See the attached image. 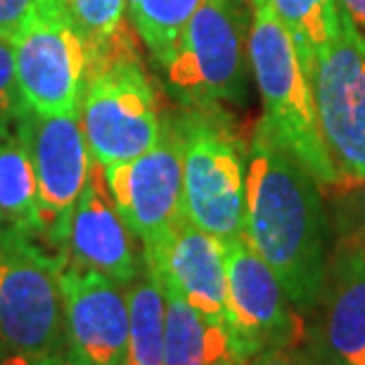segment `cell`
I'll return each instance as SVG.
<instances>
[{
	"instance_id": "cell-1",
	"label": "cell",
	"mask_w": 365,
	"mask_h": 365,
	"mask_svg": "<svg viewBox=\"0 0 365 365\" xmlns=\"http://www.w3.org/2000/svg\"><path fill=\"white\" fill-rule=\"evenodd\" d=\"M245 237L273 268L292 306L311 316L327 268L318 182L261 123L247 150Z\"/></svg>"
},
{
	"instance_id": "cell-2",
	"label": "cell",
	"mask_w": 365,
	"mask_h": 365,
	"mask_svg": "<svg viewBox=\"0 0 365 365\" xmlns=\"http://www.w3.org/2000/svg\"><path fill=\"white\" fill-rule=\"evenodd\" d=\"M247 55L264 100V119L259 123L311 173L318 187H337V171L320 130L311 78L268 0H252Z\"/></svg>"
},
{
	"instance_id": "cell-3",
	"label": "cell",
	"mask_w": 365,
	"mask_h": 365,
	"mask_svg": "<svg viewBox=\"0 0 365 365\" xmlns=\"http://www.w3.org/2000/svg\"><path fill=\"white\" fill-rule=\"evenodd\" d=\"M247 0H202L164 57V81L185 109L247 98Z\"/></svg>"
},
{
	"instance_id": "cell-4",
	"label": "cell",
	"mask_w": 365,
	"mask_h": 365,
	"mask_svg": "<svg viewBox=\"0 0 365 365\" xmlns=\"http://www.w3.org/2000/svg\"><path fill=\"white\" fill-rule=\"evenodd\" d=\"M182 145V214L221 242L245 235L247 150L218 107L173 116Z\"/></svg>"
},
{
	"instance_id": "cell-5",
	"label": "cell",
	"mask_w": 365,
	"mask_h": 365,
	"mask_svg": "<svg viewBox=\"0 0 365 365\" xmlns=\"http://www.w3.org/2000/svg\"><path fill=\"white\" fill-rule=\"evenodd\" d=\"M78 119L102 166L130 162L159 140L164 119L135 46L86 67Z\"/></svg>"
},
{
	"instance_id": "cell-6",
	"label": "cell",
	"mask_w": 365,
	"mask_h": 365,
	"mask_svg": "<svg viewBox=\"0 0 365 365\" xmlns=\"http://www.w3.org/2000/svg\"><path fill=\"white\" fill-rule=\"evenodd\" d=\"M62 266L60 254L38 240L0 228V351L67 349Z\"/></svg>"
},
{
	"instance_id": "cell-7",
	"label": "cell",
	"mask_w": 365,
	"mask_h": 365,
	"mask_svg": "<svg viewBox=\"0 0 365 365\" xmlns=\"http://www.w3.org/2000/svg\"><path fill=\"white\" fill-rule=\"evenodd\" d=\"M337 187L365 180V41L339 10V34L309 74Z\"/></svg>"
},
{
	"instance_id": "cell-8",
	"label": "cell",
	"mask_w": 365,
	"mask_h": 365,
	"mask_svg": "<svg viewBox=\"0 0 365 365\" xmlns=\"http://www.w3.org/2000/svg\"><path fill=\"white\" fill-rule=\"evenodd\" d=\"M12 46L24 107L46 116L78 112L88 60L67 0H41Z\"/></svg>"
},
{
	"instance_id": "cell-9",
	"label": "cell",
	"mask_w": 365,
	"mask_h": 365,
	"mask_svg": "<svg viewBox=\"0 0 365 365\" xmlns=\"http://www.w3.org/2000/svg\"><path fill=\"white\" fill-rule=\"evenodd\" d=\"M31 159L38 185L41 245L64 259L69 221L91 171V150L78 112L36 114L24 107L14 130Z\"/></svg>"
},
{
	"instance_id": "cell-10",
	"label": "cell",
	"mask_w": 365,
	"mask_h": 365,
	"mask_svg": "<svg viewBox=\"0 0 365 365\" xmlns=\"http://www.w3.org/2000/svg\"><path fill=\"white\" fill-rule=\"evenodd\" d=\"M221 247L228 325L242 359L252 361L266 351L292 349L302 337V320L273 268L245 235L225 240Z\"/></svg>"
},
{
	"instance_id": "cell-11",
	"label": "cell",
	"mask_w": 365,
	"mask_h": 365,
	"mask_svg": "<svg viewBox=\"0 0 365 365\" xmlns=\"http://www.w3.org/2000/svg\"><path fill=\"white\" fill-rule=\"evenodd\" d=\"M105 178L123 223L143 250L162 240L182 214V145L173 116L159 140L130 162L105 166Z\"/></svg>"
},
{
	"instance_id": "cell-12",
	"label": "cell",
	"mask_w": 365,
	"mask_h": 365,
	"mask_svg": "<svg viewBox=\"0 0 365 365\" xmlns=\"http://www.w3.org/2000/svg\"><path fill=\"white\" fill-rule=\"evenodd\" d=\"M135 240L112 200L105 166L93 159L69 221L64 264L128 284L145 268L143 250H138Z\"/></svg>"
},
{
	"instance_id": "cell-13",
	"label": "cell",
	"mask_w": 365,
	"mask_h": 365,
	"mask_svg": "<svg viewBox=\"0 0 365 365\" xmlns=\"http://www.w3.org/2000/svg\"><path fill=\"white\" fill-rule=\"evenodd\" d=\"M313 349L325 365H365V245L346 240L327 261L313 309Z\"/></svg>"
},
{
	"instance_id": "cell-14",
	"label": "cell",
	"mask_w": 365,
	"mask_h": 365,
	"mask_svg": "<svg viewBox=\"0 0 365 365\" xmlns=\"http://www.w3.org/2000/svg\"><path fill=\"white\" fill-rule=\"evenodd\" d=\"M67 346L98 365H123L128 344L126 284L112 277L62 266L60 275Z\"/></svg>"
},
{
	"instance_id": "cell-15",
	"label": "cell",
	"mask_w": 365,
	"mask_h": 365,
	"mask_svg": "<svg viewBox=\"0 0 365 365\" xmlns=\"http://www.w3.org/2000/svg\"><path fill=\"white\" fill-rule=\"evenodd\" d=\"M143 257L159 282L173 287L207 318L228 325L221 240L182 216L162 240L145 247Z\"/></svg>"
},
{
	"instance_id": "cell-16",
	"label": "cell",
	"mask_w": 365,
	"mask_h": 365,
	"mask_svg": "<svg viewBox=\"0 0 365 365\" xmlns=\"http://www.w3.org/2000/svg\"><path fill=\"white\" fill-rule=\"evenodd\" d=\"M162 289L166 299L164 365L250 363L240 354L228 325L207 318L169 284H162Z\"/></svg>"
},
{
	"instance_id": "cell-17",
	"label": "cell",
	"mask_w": 365,
	"mask_h": 365,
	"mask_svg": "<svg viewBox=\"0 0 365 365\" xmlns=\"http://www.w3.org/2000/svg\"><path fill=\"white\" fill-rule=\"evenodd\" d=\"M0 228L24 232L41 242L38 185L17 133L0 138Z\"/></svg>"
},
{
	"instance_id": "cell-18",
	"label": "cell",
	"mask_w": 365,
	"mask_h": 365,
	"mask_svg": "<svg viewBox=\"0 0 365 365\" xmlns=\"http://www.w3.org/2000/svg\"><path fill=\"white\" fill-rule=\"evenodd\" d=\"M128 344L123 365H164L166 299L148 266L126 284Z\"/></svg>"
},
{
	"instance_id": "cell-19",
	"label": "cell",
	"mask_w": 365,
	"mask_h": 365,
	"mask_svg": "<svg viewBox=\"0 0 365 365\" xmlns=\"http://www.w3.org/2000/svg\"><path fill=\"white\" fill-rule=\"evenodd\" d=\"M268 3L294 41L306 74H311L318 55L339 34L337 0H268Z\"/></svg>"
},
{
	"instance_id": "cell-20",
	"label": "cell",
	"mask_w": 365,
	"mask_h": 365,
	"mask_svg": "<svg viewBox=\"0 0 365 365\" xmlns=\"http://www.w3.org/2000/svg\"><path fill=\"white\" fill-rule=\"evenodd\" d=\"M67 3L76 31L86 46L88 64L135 46L126 21V0H67Z\"/></svg>"
},
{
	"instance_id": "cell-21",
	"label": "cell",
	"mask_w": 365,
	"mask_h": 365,
	"mask_svg": "<svg viewBox=\"0 0 365 365\" xmlns=\"http://www.w3.org/2000/svg\"><path fill=\"white\" fill-rule=\"evenodd\" d=\"M200 5L202 0H135L128 14L150 55L162 62Z\"/></svg>"
},
{
	"instance_id": "cell-22",
	"label": "cell",
	"mask_w": 365,
	"mask_h": 365,
	"mask_svg": "<svg viewBox=\"0 0 365 365\" xmlns=\"http://www.w3.org/2000/svg\"><path fill=\"white\" fill-rule=\"evenodd\" d=\"M21 112H24V100L14 71V46L12 41L0 38V138L17 130Z\"/></svg>"
},
{
	"instance_id": "cell-23",
	"label": "cell",
	"mask_w": 365,
	"mask_h": 365,
	"mask_svg": "<svg viewBox=\"0 0 365 365\" xmlns=\"http://www.w3.org/2000/svg\"><path fill=\"white\" fill-rule=\"evenodd\" d=\"M41 0H0V38L12 41L34 19Z\"/></svg>"
},
{
	"instance_id": "cell-24",
	"label": "cell",
	"mask_w": 365,
	"mask_h": 365,
	"mask_svg": "<svg viewBox=\"0 0 365 365\" xmlns=\"http://www.w3.org/2000/svg\"><path fill=\"white\" fill-rule=\"evenodd\" d=\"M0 365H67V349L48 354L0 351Z\"/></svg>"
},
{
	"instance_id": "cell-25",
	"label": "cell",
	"mask_w": 365,
	"mask_h": 365,
	"mask_svg": "<svg viewBox=\"0 0 365 365\" xmlns=\"http://www.w3.org/2000/svg\"><path fill=\"white\" fill-rule=\"evenodd\" d=\"M250 365H316L306 361V356L297 354L294 349H277V351H266L252 359Z\"/></svg>"
},
{
	"instance_id": "cell-26",
	"label": "cell",
	"mask_w": 365,
	"mask_h": 365,
	"mask_svg": "<svg viewBox=\"0 0 365 365\" xmlns=\"http://www.w3.org/2000/svg\"><path fill=\"white\" fill-rule=\"evenodd\" d=\"M337 7L346 14L356 34L365 41V0H337Z\"/></svg>"
},
{
	"instance_id": "cell-27",
	"label": "cell",
	"mask_w": 365,
	"mask_h": 365,
	"mask_svg": "<svg viewBox=\"0 0 365 365\" xmlns=\"http://www.w3.org/2000/svg\"><path fill=\"white\" fill-rule=\"evenodd\" d=\"M67 365H98V363H91L88 359H83L78 351H74L71 346H67Z\"/></svg>"
},
{
	"instance_id": "cell-28",
	"label": "cell",
	"mask_w": 365,
	"mask_h": 365,
	"mask_svg": "<svg viewBox=\"0 0 365 365\" xmlns=\"http://www.w3.org/2000/svg\"><path fill=\"white\" fill-rule=\"evenodd\" d=\"M361 202H363V209H365V180H363V195H361Z\"/></svg>"
},
{
	"instance_id": "cell-29",
	"label": "cell",
	"mask_w": 365,
	"mask_h": 365,
	"mask_svg": "<svg viewBox=\"0 0 365 365\" xmlns=\"http://www.w3.org/2000/svg\"><path fill=\"white\" fill-rule=\"evenodd\" d=\"M133 5H135V0H126V7H128V10H130Z\"/></svg>"
},
{
	"instance_id": "cell-30",
	"label": "cell",
	"mask_w": 365,
	"mask_h": 365,
	"mask_svg": "<svg viewBox=\"0 0 365 365\" xmlns=\"http://www.w3.org/2000/svg\"><path fill=\"white\" fill-rule=\"evenodd\" d=\"M252 363V361H250ZM250 363H232V365H250Z\"/></svg>"
}]
</instances>
